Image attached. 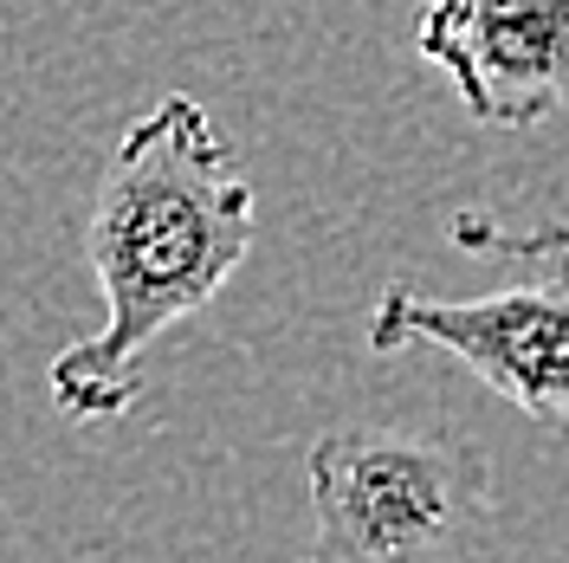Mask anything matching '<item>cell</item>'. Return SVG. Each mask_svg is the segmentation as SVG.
I'll list each match as a JSON object with an SVG mask.
<instances>
[{
  "mask_svg": "<svg viewBox=\"0 0 569 563\" xmlns=\"http://www.w3.org/2000/svg\"><path fill=\"white\" fill-rule=\"evenodd\" d=\"M252 253V181L194 98H156L117 137L84 214V259L104 324L52 356L71 422H117L142 395V350L208 312Z\"/></svg>",
  "mask_w": 569,
  "mask_h": 563,
  "instance_id": "6da1fadb",
  "label": "cell"
},
{
  "mask_svg": "<svg viewBox=\"0 0 569 563\" xmlns=\"http://www.w3.org/2000/svg\"><path fill=\"white\" fill-rule=\"evenodd\" d=\"M447 240L492 259H569V220H537V227H505L498 214L460 208L447 214Z\"/></svg>",
  "mask_w": 569,
  "mask_h": 563,
  "instance_id": "5b68a950",
  "label": "cell"
},
{
  "mask_svg": "<svg viewBox=\"0 0 569 563\" xmlns=\"http://www.w3.org/2000/svg\"><path fill=\"white\" fill-rule=\"evenodd\" d=\"M415 52L492 130H531L569 98V0H427Z\"/></svg>",
  "mask_w": 569,
  "mask_h": 563,
  "instance_id": "277c9868",
  "label": "cell"
},
{
  "mask_svg": "<svg viewBox=\"0 0 569 563\" xmlns=\"http://www.w3.org/2000/svg\"><path fill=\"white\" fill-rule=\"evenodd\" d=\"M447 350L498 402L543 427H569V279H531L479 298H427L415 285H382L369 312V350Z\"/></svg>",
  "mask_w": 569,
  "mask_h": 563,
  "instance_id": "3957f363",
  "label": "cell"
},
{
  "mask_svg": "<svg viewBox=\"0 0 569 563\" xmlns=\"http://www.w3.org/2000/svg\"><path fill=\"white\" fill-rule=\"evenodd\" d=\"M305 486L311 551L298 563H466L498 512L486 447L415 427L323 434Z\"/></svg>",
  "mask_w": 569,
  "mask_h": 563,
  "instance_id": "7a4b0ae2",
  "label": "cell"
}]
</instances>
